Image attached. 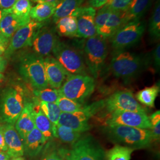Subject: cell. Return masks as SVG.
Listing matches in <instances>:
<instances>
[{"mask_svg": "<svg viewBox=\"0 0 160 160\" xmlns=\"http://www.w3.org/2000/svg\"><path fill=\"white\" fill-rule=\"evenodd\" d=\"M26 102L24 91L21 86H12L6 89L2 95L0 105L2 120L7 123L15 124Z\"/></svg>", "mask_w": 160, "mask_h": 160, "instance_id": "7", "label": "cell"}, {"mask_svg": "<svg viewBox=\"0 0 160 160\" xmlns=\"http://www.w3.org/2000/svg\"><path fill=\"white\" fill-rule=\"evenodd\" d=\"M94 79L88 75L69 74L59 88L60 95L84 104L94 92Z\"/></svg>", "mask_w": 160, "mask_h": 160, "instance_id": "5", "label": "cell"}, {"mask_svg": "<svg viewBox=\"0 0 160 160\" xmlns=\"http://www.w3.org/2000/svg\"><path fill=\"white\" fill-rule=\"evenodd\" d=\"M40 160H65L64 158L63 149L59 150L53 149L46 151L42 156Z\"/></svg>", "mask_w": 160, "mask_h": 160, "instance_id": "38", "label": "cell"}, {"mask_svg": "<svg viewBox=\"0 0 160 160\" xmlns=\"http://www.w3.org/2000/svg\"><path fill=\"white\" fill-rule=\"evenodd\" d=\"M33 107V103L27 102L15 123V128L22 139V141L29 132L35 128Z\"/></svg>", "mask_w": 160, "mask_h": 160, "instance_id": "18", "label": "cell"}, {"mask_svg": "<svg viewBox=\"0 0 160 160\" xmlns=\"http://www.w3.org/2000/svg\"><path fill=\"white\" fill-rule=\"evenodd\" d=\"M145 30V24L140 20H132L120 28L110 39L113 51L127 50L141 40Z\"/></svg>", "mask_w": 160, "mask_h": 160, "instance_id": "9", "label": "cell"}, {"mask_svg": "<svg viewBox=\"0 0 160 160\" xmlns=\"http://www.w3.org/2000/svg\"><path fill=\"white\" fill-rule=\"evenodd\" d=\"M30 21L20 18L12 13L8 9L6 10V13L0 22V32L7 39L10 40L18 29Z\"/></svg>", "mask_w": 160, "mask_h": 160, "instance_id": "20", "label": "cell"}, {"mask_svg": "<svg viewBox=\"0 0 160 160\" xmlns=\"http://www.w3.org/2000/svg\"><path fill=\"white\" fill-rule=\"evenodd\" d=\"M52 53L69 74H87L82 55L76 48L59 40Z\"/></svg>", "mask_w": 160, "mask_h": 160, "instance_id": "8", "label": "cell"}, {"mask_svg": "<svg viewBox=\"0 0 160 160\" xmlns=\"http://www.w3.org/2000/svg\"><path fill=\"white\" fill-rule=\"evenodd\" d=\"M58 40L55 29L44 24L35 34L31 47L35 53L42 57H46L50 55Z\"/></svg>", "mask_w": 160, "mask_h": 160, "instance_id": "14", "label": "cell"}, {"mask_svg": "<svg viewBox=\"0 0 160 160\" xmlns=\"http://www.w3.org/2000/svg\"><path fill=\"white\" fill-rule=\"evenodd\" d=\"M112 10L106 4L102 7L96 14L95 24L97 30L102 28L110 17Z\"/></svg>", "mask_w": 160, "mask_h": 160, "instance_id": "35", "label": "cell"}, {"mask_svg": "<svg viewBox=\"0 0 160 160\" xmlns=\"http://www.w3.org/2000/svg\"><path fill=\"white\" fill-rule=\"evenodd\" d=\"M55 104L62 113H73L79 110L84 104L60 95Z\"/></svg>", "mask_w": 160, "mask_h": 160, "instance_id": "33", "label": "cell"}, {"mask_svg": "<svg viewBox=\"0 0 160 160\" xmlns=\"http://www.w3.org/2000/svg\"><path fill=\"white\" fill-rule=\"evenodd\" d=\"M96 11L90 6L81 7L72 16H74L77 23L78 38L88 39L97 35L95 24Z\"/></svg>", "mask_w": 160, "mask_h": 160, "instance_id": "15", "label": "cell"}, {"mask_svg": "<svg viewBox=\"0 0 160 160\" xmlns=\"http://www.w3.org/2000/svg\"><path fill=\"white\" fill-rule=\"evenodd\" d=\"M30 0H18L9 11L20 18L30 21V12L32 9Z\"/></svg>", "mask_w": 160, "mask_h": 160, "instance_id": "31", "label": "cell"}, {"mask_svg": "<svg viewBox=\"0 0 160 160\" xmlns=\"http://www.w3.org/2000/svg\"><path fill=\"white\" fill-rule=\"evenodd\" d=\"M103 134L112 142L133 149L148 148L152 142L150 129L122 125L104 126Z\"/></svg>", "mask_w": 160, "mask_h": 160, "instance_id": "1", "label": "cell"}, {"mask_svg": "<svg viewBox=\"0 0 160 160\" xmlns=\"http://www.w3.org/2000/svg\"><path fill=\"white\" fill-rule=\"evenodd\" d=\"M151 125V131L153 141H158L160 138V111H156L151 116H149Z\"/></svg>", "mask_w": 160, "mask_h": 160, "instance_id": "36", "label": "cell"}, {"mask_svg": "<svg viewBox=\"0 0 160 160\" xmlns=\"http://www.w3.org/2000/svg\"><path fill=\"white\" fill-rule=\"evenodd\" d=\"M82 133L75 131L67 126L59 125H55L54 138L59 139L62 142L73 145L79 140Z\"/></svg>", "mask_w": 160, "mask_h": 160, "instance_id": "27", "label": "cell"}, {"mask_svg": "<svg viewBox=\"0 0 160 160\" xmlns=\"http://www.w3.org/2000/svg\"><path fill=\"white\" fill-rule=\"evenodd\" d=\"M84 2V0H61L52 16L53 22L55 23L62 18L72 15Z\"/></svg>", "mask_w": 160, "mask_h": 160, "instance_id": "23", "label": "cell"}, {"mask_svg": "<svg viewBox=\"0 0 160 160\" xmlns=\"http://www.w3.org/2000/svg\"><path fill=\"white\" fill-rule=\"evenodd\" d=\"M152 0H133L125 12L126 23L132 20H140L148 12Z\"/></svg>", "mask_w": 160, "mask_h": 160, "instance_id": "25", "label": "cell"}, {"mask_svg": "<svg viewBox=\"0 0 160 160\" xmlns=\"http://www.w3.org/2000/svg\"><path fill=\"white\" fill-rule=\"evenodd\" d=\"M9 41L10 40L7 39L6 38L1 34V33L0 32V44H2V45L8 46V45L9 43Z\"/></svg>", "mask_w": 160, "mask_h": 160, "instance_id": "46", "label": "cell"}, {"mask_svg": "<svg viewBox=\"0 0 160 160\" xmlns=\"http://www.w3.org/2000/svg\"><path fill=\"white\" fill-rule=\"evenodd\" d=\"M104 107V100H101L83 106L81 109L73 113L61 112L58 125L68 127L81 133L88 131L91 129L89 121L92 117L103 110Z\"/></svg>", "mask_w": 160, "mask_h": 160, "instance_id": "6", "label": "cell"}, {"mask_svg": "<svg viewBox=\"0 0 160 160\" xmlns=\"http://www.w3.org/2000/svg\"><path fill=\"white\" fill-rule=\"evenodd\" d=\"M55 24V31L59 36L71 38H78L77 23L74 16L62 18Z\"/></svg>", "mask_w": 160, "mask_h": 160, "instance_id": "24", "label": "cell"}, {"mask_svg": "<svg viewBox=\"0 0 160 160\" xmlns=\"http://www.w3.org/2000/svg\"><path fill=\"white\" fill-rule=\"evenodd\" d=\"M133 0H110L107 4L112 11L126 12Z\"/></svg>", "mask_w": 160, "mask_h": 160, "instance_id": "37", "label": "cell"}, {"mask_svg": "<svg viewBox=\"0 0 160 160\" xmlns=\"http://www.w3.org/2000/svg\"><path fill=\"white\" fill-rule=\"evenodd\" d=\"M146 65L142 55L123 50L113 51L110 66L115 77L128 82L140 74Z\"/></svg>", "mask_w": 160, "mask_h": 160, "instance_id": "2", "label": "cell"}, {"mask_svg": "<svg viewBox=\"0 0 160 160\" xmlns=\"http://www.w3.org/2000/svg\"><path fill=\"white\" fill-rule=\"evenodd\" d=\"M57 4L49 3H38L32 7L30 17L31 20L42 23L53 16Z\"/></svg>", "mask_w": 160, "mask_h": 160, "instance_id": "26", "label": "cell"}, {"mask_svg": "<svg viewBox=\"0 0 160 160\" xmlns=\"http://www.w3.org/2000/svg\"><path fill=\"white\" fill-rule=\"evenodd\" d=\"M82 57L86 67L94 79L97 78L102 71L108 55L106 39L97 34L86 39L82 45Z\"/></svg>", "mask_w": 160, "mask_h": 160, "instance_id": "3", "label": "cell"}, {"mask_svg": "<svg viewBox=\"0 0 160 160\" xmlns=\"http://www.w3.org/2000/svg\"><path fill=\"white\" fill-rule=\"evenodd\" d=\"M126 23L125 12L112 11L105 24L97 30V34L106 39H110Z\"/></svg>", "mask_w": 160, "mask_h": 160, "instance_id": "21", "label": "cell"}, {"mask_svg": "<svg viewBox=\"0 0 160 160\" xmlns=\"http://www.w3.org/2000/svg\"><path fill=\"white\" fill-rule=\"evenodd\" d=\"M6 10H2L0 8V22L2 18V17L4 16V15L6 13Z\"/></svg>", "mask_w": 160, "mask_h": 160, "instance_id": "49", "label": "cell"}, {"mask_svg": "<svg viewBox=\"0 0 160 160\" xmlns=\"http://www.w3.org/2000/svg\"><path fill=\"white\" fill-rule=\"evenodd\" d=\"M110 0H89L88 5L94 8H99L108 4Z\"/></svg>", "mask_w": 160, "mask_h": 160, "instance_id": "40", "label": "cell"}, {"mask_svg": "<svg viewBox=\"0 0 160 160\" xmlns=\"http://www.w3.org/2000/svg\"><path fill=\"white\" fill-rule=\"evenodd\" d=\"M39 108L42 113L54 125H58L61 112L55 103L40 102Z\"/></svg>", "mask_w": 160, "mask_h": 160, "instance_id": "32", "label": "cell"}, {"mask_svg": "<svg viewBox=\"0 0 160 160\" xmlns=\"http://www.w3.org/2000/svg\"><path fill=\"white\" fill-rule=\"evenodd\" d=\"M152 58H153V62L155 68L157 71H159L160 67V45L158 43L155 46L153 53H152Z\"/></svg>", "mask_w": 160, "mask_h": 160, "instance_id": "39", "label": "cell"}, {"mask_svg": "<svg viewBox=\"0 0 160 160\" xmlns=\"http://www.w3.org/2000/svg\"><path fill=\"white\" fill-rule=\"evenodd\" d=\"M18 0H0V8L8 10L11 8Z\"/></svg>", "mask_w": 160, "mask_h": 160, "instance_id": "42", "label": "cell"}, {"mask_svg": "<svg viewBox=\"0 0 160 160\" xmlns=\"http://www.w3.org/2000/svg\"><path fill=\"white\" fill-rule=\"evenodd\" d=\"M133 151V149L125 146L115 145L106 152V160H130Z\"/></svg>", "mask_w": 160, "mask_h": 160, "instance_id": "30", "label": "cell"}, {"mask_svg": "<svg viewBox=\"0 0 160 160\" xmlns=\"http://www.w3.org/2000/svg\"><path fill=\"white\" fill-rule=\"evenodd\" d=\"M34 96L40 102L48 103H56L60 96L59 89L46 87L41 90H34Z\"/></svg>", "mask_w": 160, "mask_h": 160, "instance_id": "34", "label": "cell"}, {"mask_svg": "<svg viewBox=\"0 0 160 160\" xmlns=\"http://www.w3.org/2000/svg\"><path fill=\"white\" fill-rule=\"evenodd\" d=\"M7 61L4 58L0 57V73L4 72L7 66Z\"/></svg>", "mask_w": 160, "mask_h": 160, "instance_id": "43", "label": "cell"}, {"mask_svg": "<svg viewBox=\"0 0 160 160\" xmlns=\"http://www.w3.org/2000/svg\"><path fill=\"white\" fill-rule=\"evenodd\" d=\"M47 142L41 132L34 128L23 141L24 153L30 157H34L42 151Z\"/></svg>", "mask_w": 160, "mask_h": 160, "instance_id": "19", "label": "cell"}, {"mask_svg": "<svg viewBox=\"0 0 160 160\" xmlns=\"http://www.w3.org/2000/svg\"><path fill=\"white\" fill-rule=\"evenodd\" d=\"M4 133L7 154L10 158L22 157L24 154L23 141L14 125H4Z\"/></svg>", "mask_w": 160, "mask_h": 160, "instance_id": "17", "label": "cell"}, {"mask_svg": "<svg viewBox=\"0 0 160 160\" xmlns=\"http://www.w3.org/2000/svg\"><path fill=\"white\" fill-rule=\"evenodd\" d=\"M71 152L75 160H106V152L103 147L90 135H82L72 145Z\"/></svg>", "mask_w": 160, "mask_h": 160, "instance_id": "10", "label": "cell"}, {"mask_svg": "<svg viewBox=\"0 0 160 160\" xmlns=\"http://www.w3.org/2000/svg\"><path fill=\"white\" fill-rule=\"evenodd\" d=\"M18 70L24 80L29 82L34 90L48 87L43 58L33 52L24 53L20 57Z\"/></svg>", "mask_w": 160, "mask_h": 160, "instance_id": "4", "label": "cell"}, {"mask_svg": "<svg viewBox=\"0 0 160 160\" xmlns=\"http://www.w3.org/2000/svg\"><path fill=\"white\" fill-rule=\"evenodd\" d=\"M105 121L106 126L122 125L151 129L149 118L146 113L131 111H115L109 114Z\"/></svg>", "mask_w": 160, "mask_h": 160, "instance_id": "12", "label": "cell"}, {"mask_svg": "<svg viewBox=\"0 0 160 160\" xmlns=\"http://www.w3.org/2000/svg\"><path fill=\"white\" fill-rule=\"evenodd\" d=\"M63 154L65 160H75L74 156L71 154V151L63 149Z\"/></svg>", "mask_w": 160, "mask_h": 160, "instance_id": "44", "label": "cell"}, {"mask_svg": "<svg viewBox=\"0 0 160 160\" xmlns=\"http://www.w3.org/2000/svg\"><path fill=\"white\" fill-rule=\"evenodd\" d=\"M160 92L159 86H151L140 90L136 94L137 100L145 106L153 108L155 101Z\"/></svg>", "mask_w": 160, "mask_h": 160, "instance_id": "28", "label": "cell"}, {"mask_svg": "<svg viewBox=\"0 0 160 160\" xmlns=\"http://www.w3.org/2000/svg\"><path fill=\"white\" fill-rule=\"evenodd\" d=\"M44 67L48 84L59 89L69 74L57 60L51 55L43 58Z\"/></svg>", "mask_w": 160, "mask_h": 160, "instance_id": "16", "label": "cell"}, {"mask_svg": "<svg viewBox=\"0 0 160 160\" xmlns=\"http://www.w3.org/2000/svg\"><path fill=\"white\" fill-rule=\"evenodd\" d=\"M10 157L6 152L0 151V160H10Z\"/></svg>", "mask_w": 160, "mask_h": 160, "instance_id": "47", "label": "cell"}, {"mask_svg": "<svg viewBox=\"0 0 160 160\" xmlns=\"http://www.w3.org/2000/svg\"><path fill=\"white\" fill-rule=\"evenodd\" d=\"M33 2L37 3H49L58 4L61 0H32Z\"/></svg>", "mask_w": 160, "mask_h": 160, "instance_id": "45", "label": "cell"}, {"mask_svg": "<svg viewBox=\"0 0 160 160\" xmlns=\"http://www.w3.org/2000/svg\"><path fill=\"white\" fill-rule=\"evenodd\" d=\"M0 151L6 152L7 151L4 138L3 125H0Z\"/></svg>", "mask_w": 160, "mask_h": 160, "instance_id": "41", "label": "cell"}, {"mask_svg": "<svg viewBox=\"0 0 160 160\" xmlns=\"http://www.w3.org/2000/svg\"><path fill=\"white\" fill-rule=\"evenodd\" d=\"M7 46L2 45V44H0V56L2 55L3 53H4V52H6V49H7Z\"/></svg>", "mask_w": 160, "mask_h": 160, "instance_id": "48", "label": "cell"}, {"mask_svg": "<svg viewBox=\"0 0 160 160\" xmlns=\"http://www.w3.org/2000/svg\"><path fill=\"white\" fill-rule=\"evenodd\" d=\"M149 34L153 40H159L160 38V4L158 0L149 22Z\"/></svg>", "mask_w": 160, "mask_h": 160, "instance_id": "29", "label": "cell"}, {"mask_svg": "<svg viewBox=\"0 0 160 160\" xmlns=\"http://www.w3.org/2000/svg\"><path fill=\"white\" fill-rule=\"evenodd\" d=\"M4 78V75L2 74V73H0V82Z\"/></svg>", "mask_w": 160, "mask_h": 160, "instance_id": "51", "label": "cell"}, {"mask_svg": "<svg viewBox=\"0 0 160 160\" xmlns=\"http://www.w3.org/2000/svg\"><path fill=\"white\" fill-rule=\"evenodd\" d=\"M12 160H24L22 157H16V158H12Z\"/></svg>", "mask_w": 160, "mask_h": 160, "instance_id": "50", "label": "cell"}, {"mask_svg": "<svg viewBox=\"0 0 160 160\" xmlns=\"http://www.w3.org/2000/svg\"><path fill=\"white\" fill-rule=\"evenodd\" d=\"M34 104L33 107V118L34 126L38 129L46 141L52 140L54 138V128L55 125L42 113L39 108V103Z\"/></svg>", "mask_w": 160, "mask_h": 160, "instance_id": "22", "label": "cell"}, {"mask_svg": "<svg viewBox=\"0 0 160 160\" xmlns=\"http://www.w3.org/2000/svg\"><path fill=\"white\" fill-rule=\"evenodd\" d=\"M43 24L31 20L29 23L18 29L10 39L4 52L6 58L10 57L15 52L22 48L31 47L35 34Z\"/></svg>", "mask_w": 160, "mask_h": 160, "instance_id": "13", "label": "cell"}, {"mask_svg": "<svg viewBox=\"0 0 160 160\" xmlns=\"http://www.w3.org/2000/svg\"><path fill=\"white\" fill-rule=\"evenodd\" d=\"M106 112L109 114L115 111H131L147 113V109L138 102L133 93L129 90L115 92L104 100Z\"/></svg>", "mask_w": 160, "mask_h": 160, "instance_id": "11", "label": "cell"}]
</instances>
